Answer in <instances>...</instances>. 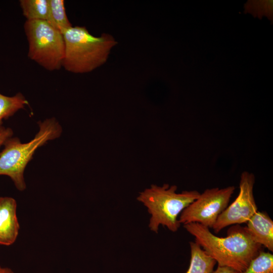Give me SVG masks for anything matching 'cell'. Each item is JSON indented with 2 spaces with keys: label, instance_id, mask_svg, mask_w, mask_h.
I'll list each match as a JSON object with an SVG mask.
<instances>
[{
  "label": "cell",
  "instance_id": "3957f363",
  "mask_svg": "<svg viewBox=\"0 0 273 273\" xmlns=\"http://www.w3.org/2000/svg\"><path fill=\"white\" fill-rule=\"evenodd\" d=\"M38 125V131L30 141L22 143L18 138H10L0 152V175L9 176L20 191L26 189L24 170L36 150L59 138L62 132L61 126L54 117L40 121Z\"/></svg>",
  "mask_w": 273,
  "mask_h": 273
},
{
  "label": "cell",
  "instance_id": "6da1fadb",
  "mask_svg": "<svg viewBox=\"0 0 273 273\" xmlns=\"http://www.w3.org/2000/svg\"><path fill=\"white\" fill-rule=\"evenodd\" d=\"M184 227L218 266L238 272L245 270L261 250L262 246L254 241L245 226L233 225L225 237L215 236L208 228L198 223L184 224Z\"/></svg>",
  "mask_w": 273,
  "mask_h": 273
},
{
  "label": "cell",
  "instance_id": "5bb4252c",
  "mask_svg": "<svg viewBox=\"0 0 273 273\" xmlns=\"http://www.w3.org/2000/svg\"><path fill=\"white\" fill-rule=\"evenodd\" d=\"M238 273H273V255L261 250L247 268Z\"/></svg>",
  "mask_w": 273,
  "mask_h": 273
},
{
  "label": "cell",
  "instance_id": "e0dca14e",
  "mask_svg": "<svg viewBox=\"0 0 273 273\" xmlns=\"http://www.w3.org/2000/svg\"><path fill=\"white\" fill-rule=\"evenodd\" d=\"M0 273H14V272L8 267H3L0 265Z\"/></svg>",
  "mask_w": 273,
  "mask_h": 273
},
{
  "label": "cell",
  "instance_id": "52a82bcc",
  "mask_svg": "<svg viewBox=\"0 0 273 273\" xmlns=\"http://www.w3.org/2000/svg\"><path fill=\"white\" fill-rule=\"evenodd\" d=\"M255 181L253 173L246 171L241 173L239 194L218 216L212 227L215 233L229 225L247 223L258 211L253 195Z\"/></svg>",
  "mask_w": 273,
  "mask_h": 273
},
{
  "label": "cell",
  "instance_id": "4fadbf2b",
  "mask_svg": "<svg viewBox=\"0 0 273 273\" xmlns=\"http://www.w3.org/2000/svg\"><path fill=\"white\" fill-rule=\"evenodd\" d=\"M28 104L27 100L20 93L11 97L0 93V126L4 120L12 116Z\"/></svg>",
  "mask_w": 273,
  "mask_h": 273
},
{
  "label": "cell",
  "instance_id": "277c9868",
  "mask_svg": "<svg viewBox=\"0 0 273 273\" xmlns=\"http://www.w3.org/2000/svg\"><path fill=\"white\" fill-rule=\"evenodd\" d=\"M177 188L175 185H152L137 197L151 214L149 227L152 231L157 233L162 225L172 232H176L180 225L178 217L181 212L200 194L196 190L176 193Z\"/></svg>",
  "mask_w": 273,
  "mask_h": 273
},
{
  "label": "cell",
  "instance_id": "30bf717a",
  "mask_svg": "<svg viewBox=\"0 0 273 273\" xmlns=\"http://www.w3.org/2000/svg\"><path fill=\"white\" fill-rule=\"evenodd\" d=\"M190 264L186 273H212L216 263L196 242H190Z\"/></svg>",
  "mask_w": 273,
  "mask_h": 273
},
{
  "label": "cell",
  "instance_id": "9c48e42d",
  "mask_svg": "<svg viewBox=\"0 0 273 273\" xmlns=\"http://www.w3.org/2000/svg\"><path fill=\"white\" fill-rule=\"evenodd\" d=\"M245 226L254 242L273 251V221L265 212L257 211Z\"/></svg>",
  "mask_w": 273,
  "mask_h": 273
},
{
  "label": "cell",
  "instance_id": "8fae6325",
  "mask_svg": "<svg viewBox=\"0 0 273 273\" xmlns=\"http://www.w3.org/2000/svg\"><path fill=\"white\" fill-rule=\"evenodd\" d=\"M49 14L47 21L62 34L72 26L67 16L64 0H49Z\"/></svg>",
  "mask_w": 273,
  "mask_h": 273
},
{
  "label": "cell",
  "instance_id": "9a60e30c",
  "mask_svg": "<svg viewBox=\"0 0 273 273\" xmlns=\"http://www.w3.org/2000/svg\"><path fill=\"white\" fill-rule=\"evenodd\" d=\"M13 131L10 127L0 126V148L9 138L12 137Z\"/></svg>",
  "mask_w": 273,
  "mask_h": 273
},
{
  "label": "cell",
  "instance_id": "7c38bea8",
  "mask_svg": "<svg viewBox=\"0 0 273 273\" xmlns=\"http://www.w3.org/2000/svg\"><path fill=\"white\" fill-rule=\"evenodd\" d=\"M19 3L26 20H48L49 0H20Z\"/></svg>",
  "mask_w": 273,
  "mask_h": 273
},
{
  "label": "cell",
  "instance_id": "5b68a950",
  "mask_svg": "<svg viewBox=\"0 0 273 273\" xmlns=\"http://www.w3.org/2000/svg\"><path fill=\"white\" fill-rule=\"evenodd\" d=\"M24 29L29 59L48 71L62 67L65 50L63 34L44 20H26Z\"/></svg>",
  "mask_w": 273,
  "mask_h": 273
},
{
  "label": "cell",
  "instance_id": "ba28073f",
  "mask_svg": "<svg viewBox=\"0 0 273 273\" xmlns=\"http://www.w3.org/2000/svg\"><path fill=\"white\" fill-rule=\"evenodd\" d=\"M19 229L16 201L10 197H0V245L10 246L14 243Z\"/></svg>",
  "mask_w": 273,
  "mask_h": 273
},
{
  "label": "cell",
  "instance_id": "7a4b0ae2",
  "mask_svg": "<svg viewBox=\"0 0 273 273\" xmlns=\"http://www.w3.org/2000/svg\"><path fill=\"white\" fill-rule=\"evenodd\" d=\"M63 34L65 50L62 67L76 74L88 73L104 65L118 43L111 34L95 36L85 26H72Z\"/></svg>",
  "mask_w": 273,
  "mask_h": 273
},
{
  "label": "cell",
  "instance_id": "8992f818",
  "mask_svg": "<svg viewBox=\"0 0 273 273\" xmlns=\"http://www.w3.org/2000/svg\"><path fill=\"white\" fill-rule=\"evenodd\" d=\"M235 190L233 186L206 189L181 212L179 223H198L212 228L218 216L228 207Z\"/></svg>",
  "mask_w": 273,
  "mask_h": 273
},
{
  "label": "cell",
  "instance_id": "2e32d148",
  "mask_svg": "<svg viewBox=\"0 0 273 273\" xmlns=\"http://www.w3.org/2000/svg\"><path fill=\"white\" fill-rule=\"evenodd\" d=\"M212 273H238V272L228 267L218 265L217 268Z\"/></svg>",
  "mask_w": 273,
  "mask_h": 273
}]
</instances>
